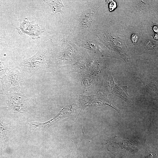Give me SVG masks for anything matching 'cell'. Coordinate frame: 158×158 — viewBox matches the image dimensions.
<instances>
[{"mask_svg": "<svg viewBox=\"0 0 158 158\" xmlns=\"http://www.w3.org/2000/svg\"><path fill=\"white\" fill-rule=\"evenodd\" d=\"M48 42H43L39 46L38 51L31 57L24 60H14V63L24 75L29 77L42 73L47 67L46 61V54L48 49Z\"/></svg>", "mask_w": 158, "mask_h": 158, "instance_id": "6da1fadb", "label": "cell"}, {"mask_svg": "<svg viewBox=\"0 0 158 158\" xmlns=\"http://www.w3.org/2000/svg\"><path fill=\"white\" fill-rule=\"evenodd\" d=\"M20 72L15 68H8L3 78L2 88L5 92L20 91L19 81Z\"/></svg>", "mask_w": 158, "mask_h": 158, "instance_id": "7a4b0ae2", "label": "cell"}, {"mask_svg": "<svg viewBox=\"0 0 158 158\" xmlns=\"http://www.w3.org/2000/svg\"><path fill=\"white\" fill-rule=\"evenodd\" d=\"M16 29L20 35L27 34L33 40L40 38V35L45 30V29L41 28L38 23L35 25L32 24L27 17L20 23Z\"/></svg>", "mask_w": 158, "mask_h": 158, "instance_id": "3957f363", "label": "cell"}, {"mask_svg": "<svg viewBox=\"0 0 158 158\" xmlns=\"http://www.w3.org/2000/svg\"><path fill=\"white\" fill-rule=\"evenodd\" d=\"M79 99L82 104L83 111L84 108H85L87 106H97L106 104L113 107L110 104L106 97L101 94H97L87 96L79 95Z\"/></svg>", "mask_w": 158, "mask_h": 158, "instance_id": "277c9868", "label": "cell"}, {"mask_svg": "<svg viewBox=\"0 0 158 158\" xmlns=\"http://www.w3.org/2000/svg\"><path fill=\"white\" fill-rule=\"evenodd\" d=\"M114 88L110 92L122 99L131 106L133 103L127 92V86H123L115 83Z\"/></svg>", "mask_w": 158, "mask_h": 158, "instance_id": "5b68a950", "label": "cell"}, {"mask_svg": "<svg viewBox=\"0 0 158 158\" xmlns=\"http://www.w3.org/2000/svg\"><path fill=\"white\" fill-rule=\"evenodd\" d=\"M44 1L50 6L51 15H55L57 12H60L63 14L61 8L64 6L61 0H44Z\"/></svg>", "mask_w": 158, "mask_h": 158, "instance_id": "8992f818", "label": "cell"}, {"mask_svg": "<svg viewBox=\"0 0 158 158\" xmlns=\"http://www.w3.org/2000/svg\"><path fill=\"white\" fill-rule=\"evenodd\" d=\"M8 126L3 118H0V142L4 143L6 141L9 133Z\"/></svg>", "mask_w": 158, "mask_h": 158, "instance_id": "52a82bcc", "label": "cell"}, {"mask_svg": "<svg viewBox=\"0 0 158 158\" xmlns=\"http://www.w3.org/2000/svg\"><path fill=\"white\" fill-rule=\"evenodd\" d=\"M9 67L7 58L0 53V79L3 78Z\"/></svg>", "mask_w": 158, "mask_h": 158, "instance_id": "ba28073f", "label": "cell"}, {"mask_svg": "<svg viewBox=\"0 0 158 158\" xmlns=\"http://www.w3.org/2000/svg\"><path fill=\"white\" fill-rule=\"evenodd\" d=\"M116 6V4L115 2L111 1L109 5V9L110 11H112L115 9Z\"/></svg>", "mask_w": 158, "mask_h": 158, "instance_id": "9c48e42d", "label": "cell"}, {"mask_svg": "<svg viewBox=\"0 0 158 158\" xmlns=\"http://www.w3.org/2000/svg\"><path fill=\"white\" fill-rule=\"evenodd\" d=\"M131 39L133 43H136L138 40V37L136 34H133L131 35Z\"/></svg>", "mask_w": 158, "mask_h": 158, "instance_id": "30bf717a", "label": "cell"}, {"mask_svg": "<svg viewBox=\"0 0 158 158\" xmlns=\"http://www.w3.org/2000/svg\"><path fill=\"white\" fill-rule=\"evenodd\" d=\"M154 30L156 32H158V27L157 26H154L153 28Z\"/></svg>", "mask_w": 158, "mask_h": 158, "instance_id": "8fae6325", "label": "cell"}, {"mask_svg": "<svg viewBox=\"0 0 158 158\" xmlns=\"http://www.w3.org/2000/svg\"><path fill=\"white\" fill-rule=\"evenodd\" d=\"M82 158H86L85 157H83Z\"/></svg>", "mask_w": 158, "mask_h": 158, "instance_id": "7c38bea8", "label": "cell"}, {"mask_svg": "<svg viewBox=\"0 0 158 158\" xmlns=\"http://www.w3.org/2000/svg\"></svg>", "mask_w": 158, "mask_h": 158, "instance_id": "4fadbf2b", "label": "cell"}]
</instances>
